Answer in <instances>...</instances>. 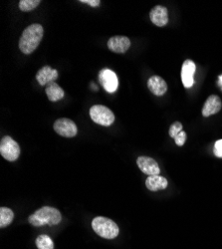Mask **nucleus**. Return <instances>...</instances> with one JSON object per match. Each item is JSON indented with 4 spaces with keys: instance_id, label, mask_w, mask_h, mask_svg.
<instances>
[{
    "instance_id": "nucleus-1",
    "label": "nucleus",
    "mask_w": 222,
    "mask_h": 249,
    "mask_svg": "<svg viewBox=\"0 0 222 249\" xmlns=\"http://www.w3.org/2000/svg\"><path fill=\"white\" fill-rule=\"evenodd\" d=\"M44 29L38 23L28 26L19 39V49L24 54L33 53L43 38Z\"/></svg>"
},
{
    "instance_id": "nucleus-2",
    "label": "nucleus",
    "mask_w": 222,
    "mask_h": 249,
    "mask_svg": "<svg viewBox=\"0 0 222 249\" xmlns=\"http://www.w3.org/2000/svg\"><path fill=\"white\" fill-rule=\"evenodd\" d=\"M61 220L62 214L55 207L51 206H43L28 217L29 223L33 226L56 225L61 222Z\"/></svg>"
},
{
    "instance_id": "nucleus-3",
    "label": "nucleus",
    "mask_w": 222,
    "mask_h": 249,
    "mask_svg": "<svg viewBox=\"0 0 222 249\" xmlns=\"http://www.w3.org/2000/svg\"><path fill=\"white\" fill-rule=\"evenodd\" d=\"M94 231L101 237L106 239H114L119 234L118 224L110 218L104 216H97L92 221Z\"/></svg>"
},
{
    "instance_id": "nucleus-4",
    "label": "nucleus",
    "mask_w": 222,
    "mask_h": 249,
    "mask_svg": "<svg viewBox=\"0 0 222 249\" xmlns=\"http://www.w3.org/2000/svg\"><path fill=\"white\" fill-rule=\"evenodd\" d=\"M90 117L92 121L104 127H109L115 122L114 113L106 106L95 105L90 109Z\"/></svg>"
},
{
    "instance_id": "nucleus-5",
    "label": "nucleus",
    "mask_w": 222,
    "mask_h": 249,
    "mask_svg": "<svg viewBox=\"0 0 222 249\" xmlns=\"http://www.w3.org/2000/svg\"><path fill=\"white\" fill-rule=\"evenodd\" d=\"M0 154L8 161L16 160L20 156V147L16 141L6 136L0 142Z\"/></svg>"
},
{
    "instance_id": "nucleus-6",
    "label": "nucleus",
    "mask_w": 222,
    "mask_h": 249,
    "mask_svg": "<svg viewBox=\"0 0 222 249\" xmlns=\"http://www.w3.org/2000/svg\"><path fill=\"white\" fill-rule=\"evenodd\" d=\"M54 131L62 137L65 138H73L78 133V128L76 124L67 118H61L55 121L53 124Z\"/></svg>"
},
{
    "instance_id": "nucleus-7",
    "label": "nucleus",
    "mask_w": 222,
    "mask_h": 249,
    "mask_svg": "<svg viewBox=\"0 0 222 249\" xmlns=\"http://www.w3.org/2000/svg\"><path fill=\"white\" fill-rule=\"evenodd\" d=\"M100 83L109 93H114L119 87V80L116 73L110 69H104L99 74Z\"/></svg>"
},
{
    "instance_id": "nucleus-8",
    "label": "nucleus",
    "mask_w": 222,
    "mask_h": 249,
    "mask_svg": "<svg viewBox=\"0 0 222 249\" xmlns=\"http://www.w3.org/2000/svg\"><path fill=\"white\" fill-rule=\"evenodd\" d=\"M137 163L138 169L149 177L156 176L160 173L157 162L150 157H138L137 160Z\"/></svg>"
},
{
    "instance_id": "nucleus-9",
    "label": "nucleus",
    "mask_w": 222,
    "mask_h": 249,
    "mask_svg": "<svg viewBox=\"0 0 222 249\" xmlns=\"http://www.w3.org/2000/svg\"><path fill=\"white\" fill-rule=\"evenodd\" d=\"M131 46V40L126 36H114L108 41L110 51L118 54L126 53Z\"/></svg>"
},
{
    "instance_id": "nucleus-10",
    "label": "nucleus",
    "mask_w": 222,
    "mask_h": 249,
    "mask_svg": "<svg viewBox=\"0 0 222 249\" xmlns=\"http://www.w3.org/2000/svg\"><path fill=\"white\" fill-rule=\"evenodd\" d=\"M196 70V66L194 62L191 60H186L181 67V81L186 88H191L194 84V73Z\"/></svg>"
},
{
    "instance_id": "nucleus-11",
    "label": "nucleus",
    "mask_w": 222,
    "mask_h": 249,
    "mask_svg": "<svg viewBox=\"0 0 222 249\" xmlns=\"http://www.w3.org/2000/svg\"><path fill=\"white\" fill-rule=\"evenodd\" d=\"M150 19L157 27H164L169 22V12L165 6L156 5L150 12Z\"/></svg>"
},
{
    "instance_id": "nucleus-12",
    "label": "nucleus",
    "mask_w": 222,
    "mask_h": 249,
    "mask_svg": "<svg viewBox=\"0 0 222 249\" xmlns=\"http://www.w3.org/2000/svg\"><path fill=\"white\" fill-rule=\"evenodd\" d=\"M58 78V71L52 69L50 66H44L36 74V80L41 86H48L55 82Z\"/></svg>"
},
{
    "instance_id": "nucleus-13",
    "label": "nucleus",
    "mask_w": 222,
    "mask_h": 249,
    "mask_svg": "<svg viewBox=\"0 0 222 249\" xmlns=\"http://www.w3.org/2000/svg\"><path fill=\"white\" fill-rule=\"evenodd\" d=\"M148 88L155 96H164L168 91L167 82L159 76H152L148 80Z\"/></svg>"
},
{
    "instance_id": "nucleus-14",
    "label": "nucleus",
    "mask_w": 222,
    "mask_h": 249,
    "mask_svg": "<svg viewBox=\"0 0 222 249\" xmlns=\"http://www.w3.org/2000/svg\"><path fill=\"white\" fill-rule=\"evenodd\" d=\"M222 108L221 99L216 95H211L205 101L204 108H203V116L209 117L211 115L217 114Z\"/></svg>"
},
{
    "instance_id": "nucleus-15",
    "label": "nucleus",
    "mask_w": 222,
    "mask_h": 249,
    "mask_svg": "<svg viewBox=\"0 0 222 249\" xmlns=\"http://www.w3.org/2000/svg\"><path fill=\"white\" fill-rule=\"evenodd\" d=\"M147 189L151 192H158L166 190L168 186V179L164 177H160L159 175L151 176L146 180Z\"/></svg>"
},
{
    "instance_id": "nucleus-16",
    "label": "nucleus",
    "mask_w": 222,
    "mask_h": 249,
    "mask_svg": "<svg viewBox=\"0 0 222 249\" xmlns=\"http://www.w3.org/2000/svg\"><path fill=\"white\" fill-rule=\"evenodd\" d=\"M45 92H46V95H47L48 99L51 102L60 101L64 97V90L55 82H53V83H51V84H49L48 86H46Z\"/></svg>"
},
{
    "instance_id": "nucleus-17",
    "label": "nucleus",
    "mask_w": 222,
    "mask_h": 249,
    "mask_svg": "<svg viewBox=\"0 0 222 249\" xmlns=\"http://www.w3.org/2000/svg\"><path fill=\"white\" fill-rule=\"evenodd\" d=\"M14 219V213L8 207L0 209V227L4 228L8 226Z\"/></svg>"
},
{
    "instance_id": "nucleus-18",
    "label": "nucleus",
    "mask_w": 222,
    "mask_h": 249,
    "mask_svg": "<svg viewBox=\"0 0 222 249\" xmlns=\"http://www.w3.org/2000/svg\"><path fill=\"white\" fill-rule=\"evenodd\" d=\"M36 246L38 249H54V242L48 235H39L36 238Z\"/></svg>"
},
{
    "instance_id": "nucleus-19",
    "label": "nucleus",
    "mask_w": 222,
    "mask_h": 249,
    "mask_svg": "<svg viewBox=\"0 0 222 249\" xmlns=\"http://www.w3.org/2000/svg\"><path fill=\"white\" fill-rule=\"evenodd\" d=\"M41 3L40 0H21L19 2V9L23 12H28L34 10L38 5Z\"/></svg>"
},
{
    "instance_id": "nucleus-20",
    "label": "nucleus",
    "mask_w": 222,
    "mask_h": 249,
    "mask_svg": "<svg viewBox=\"0 0 222 249\" xmlns=\"http://www.w3.org/2000/svg\"><path fill=\"white\" fill-rule=\"evenodd\" d=\"M181 131H183V124H181L180 122H174L170 128L169 134H170L171 138L174 139L175 136H177Z\"/></svg>"
},
{
    "instance_id": "nucleus-21",
    "label": "nucleus",
    "mask_w": 222,
    "mask_h": 249,
    "mask_svg": "<svg viewBox=\"0 0 222 249\" xmlns=\"http://www.w3.org/2000/svg\"><path fill=\"white\" fill-rule=\"evenodd\" d=\"M186 141H187V133L184 132V131H181L174 138V142H175V143L177 144L178 147H183L184 144H185V142H186Z\"/></svg>"
},
{
    "instance_id": "nucleus-22",
    "label": "nucleus",
    "mask_w": 222,
    "mask_h": 249,
    "mask_svg": "<svg viewBox=\"0 0 222 249\" xmlns=\"http://www.w3.org/2000/svg\"><path fill=\"white\" fill-rule=\"evenodd\" d=\"M213 153L217 158H222V140H218L214 143Z\"/></svg>"
},
{
    "instance_id": "nucleus-23",
    "label": "nucleus",
    "mask_w": 222,
    "mask_h": 249,
    "mask_svg": "<svg viewBox=\"0 0 222 249\" xmlns=\"http://www.w3.org/2000/svg\"><path fill=\"white\" fill-rule=\"evenodd\" d=\"M81 3H86V4H89L93 7H97L100 5L101 1L100 0H80Z\"/></svg>"
}]
</instances>
